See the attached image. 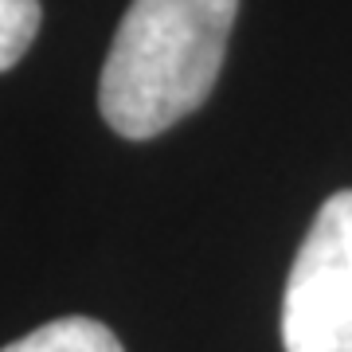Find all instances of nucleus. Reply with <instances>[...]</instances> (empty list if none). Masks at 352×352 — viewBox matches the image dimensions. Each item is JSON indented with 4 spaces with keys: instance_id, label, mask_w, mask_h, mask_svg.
<instances>
[{
    "instance_id": "1",
    "label": "nucleus",
    "mask_w": 352,
    "mask_h": 352,
    "mask_svg": "<svg viewBox=\"0 0 352 352\" xmlns=\"http://www.w3.org/2000/svg\"><path fill=\"white\" fill-rule=\"evenodd\" d=\"M235 12L239 0H133L102 63L98 110L106 126L145 141L204 106Z\"/></svg>"
},
{
    "instance_id": "2",
    "label": "nucleus",
    "mask_w": 352,
    "mask_h": 352,
    "mask_svg": "<svg viewBox=\"0 0 352 352\" xmlns=\"http://www.w3.org/2000/svg\"><path fill=\"white\" fill-rule=\"evenodd\" d=\"M286 352H352V188L321 204L282 294Z\"/></svg>"
},
{
    "instance_id": "3",
    "label": "nucleus",
    "mask_w": 352,
    "mask_h": 352,
    "mask_svg": "<svg viewBox=\"0 0 352 352\" xmlns=\"http://www.w3.org/2000/svg\"><path fill=\"white\" fill-rule=\"evenodd\" d=\"M0 352H126L122 340L94 317H59L24 333Z\"/></svg>"
},
{
    "instance_id": "4",
    "label": "nucleus",
    "mask_w": 352,
    "mask_h": 352,
    "mask_svg": "<svg viewBox=\"0 0 352 352\" xmlns=\"http://www.w3.org/2000/svg\"><path fill=\"white\" fill-rule=\"evenodd\" d=\"M39 32V0H0V71L28 55Z\"/></svg>"
}]
</instances>
